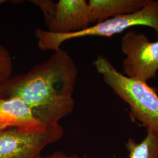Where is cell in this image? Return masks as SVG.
<instances>
[{
    "label": "cell",
    "mask_w": 158,
    "mask_h": 158,
    "mask_svg": "<svg viewBox=\"0 0 158 158\" xmlns=\"http://www.w3.org/2000/svg\"><path fill=\"white\" fill-rule=\"evenodd\" d=\"M17 128L29 133L47 128L34 117L28 106L18 97L0 98V130Z\"/></svg>",
    "instance_id": "cell-6"
},
{
    "label": "cell",
    "mask_w": 158,
    "mask_h": 158,
    "mask_svg": "<svg viewBox=\"0 0 158 158\" xmlns=\"http://www.w3.org/2000/svg\"><path fill=\"white\" fill-rule=\"evenodd\" d=\"M41 158H80L78 156L76 155H67L65 153L60 152V151H56L53 153L51 155L46 156L45 157H42Z\"/></svg>",
    "instance_id": "cell-11"
},
{
    "label": "cell",
    "mask_w": 158,
    "mask_h": 158,
    "mask_svg": "<svg viewBox=\"0 0 158 158\" xmlns=\"http://www.w3.org/2000/svg\"><path fill=\"white\" fill-rule=\"evenodd\" d=\"M55 18L48 31L57 34L79 31L93 23L88 2L85 0H59Z\"/></svg>",
    "instance_id": "cell-5"
},
{
    "label": "cell",
    "mask_w": 158,
    "mask_h": 158,
    "mask_svg": "<svg viewBox=\"0 0 158 158\" xmlns=\"http://www.w3.org/2000/svg\"><path fill=\"white\" fill-rule=\"evenodd\" d=\"M126 147L130 158H158V135L148 130L147 136L140 143L130 138Z\"/></svg>",
    "instance_id": "cell-8"
},
{
    "label": "cell",
    "mask_w": 158,
    "mask_h": 158,
    "mask_svg": "<svg viewBox=\"0 0 158 158\" xmlns=\"http://www.w3.org/2000/svg\"><path fill=\"white\" fill-rule=\"evenodd\" d=\"M93 64L104 82L129 105L131 115L158 135V95L155 89L147 82L120 73L102 55L97 57Z\"/></svg>",
    "instance_id": "cell-2"
},
{
    "label": "cell",
    "mask_w": 158,
    "mask_h": 158,
    "mask_svg": "<svg viewBox=\"0 0 158 158\" xmlns=\"http://www.w3.org/2000/svg\"><path fill=\"white\" fill-rule=\"evenodd\" d=\"M63 135L60 125L38 133H29L17 128L0 130V158H41L42 150Z\"/></svg>",
    "instance_id": "cell-4"
},
{
    "label": "cell",
    "mask_w": 158,
    "mask_h": 158,
    "mask_svg": "<svg viewBox=\"0 0 158 158\" xmlns=\"http://www.w3.org/2000/svg\"><path fill=\"white\" fill-rule=\"evenodd\" d=\"M13 62L11 54L4 46L0 44V83L12 76Z\"/></svg>",
    "instance_id": "cell-9"
},
{
    "label": "cell",
    "mask_w": 158,
    "mask_h": 158,
    "mask_svg": "<svg viewBox=\"0 0 158 158\" xmlns=\"http://www.w3.org/2000/svg\"></svg>",
    "instance_id": "cell-13"
},
{
    "label": "cell",
    "mask_w": 158,
    "mask_h": 158,
    "mask_svg": "<svg viewBox=\"0 0 158 158\" xmlns=\"http://www.w3.org/2000/svg\"><path fill=\"white\" fill-rule=\"evenodd\" d=\"M150 0H90L88 2L93 23H99L121 15L138 11Z\"/></svg>",
    "instance_id": "cell-7"
},
{
    "label": "cell",
    "mask_w": 158,
    "mask_h": 158,
    "mask_svg": "<svg viewBox=\"0 0 158 158\" xmlns=\"http://www.w3.org/2000/svg\"><path fill=\"white\" fill-rule=\"evenodd\" d=\"M77 76L73 58L60 49L27 73L0 83V98L19 97L46 128L56 127L73 111Z\"/></svg>",
    "instance_id": "cell-1"
},
{
    "label": "cell",
    "mask_w": 158,
    "mask_h": 158,
    "mask_svg": "<svg viewBox=\"0 0 158 158\" xmlns=\"http://www.w3.org/2000/svg\"><path fill=\"white\" fill-rule=\"evenodd\" d=\"M125 57L123 62L126 76L143 82L156 77L158 70V40L151 42L146 35L131 31L121 41Z\"/></svg>",
    "instance_id": "cell-3"
},
{
    "label": "cell",
    "mask_w": 158,
    "mask_h": 158,
    "mask_svg": "<svg viewBox=\"0 0 158 158\" xmlns=\"http://www.w3.org/2000/svg\"><path fill=\"white\" fill-rule=\"evenodd\" d=\"M30 2L40 7L44 15L46 25L48 27L55 16L57 3L51 0H31Z\"/></svg>",
    "instance_id": "cell-10"
},
{
    "label": "cell",
    "mask_w": 158,
    "mask_h": 158,
    "mask_svg": "<svg viewBox=\"0 0 158 158\" xmlns=\"http://www.w3.org/2000/svg\"><path fill=\"white\" fill-rule=\"evenodd\" d=\"M6 1H6V0H0V5H1L2 4L5 3Z\"/></svg>",
    "instance_id": "cell-12"
}]
</instances>
